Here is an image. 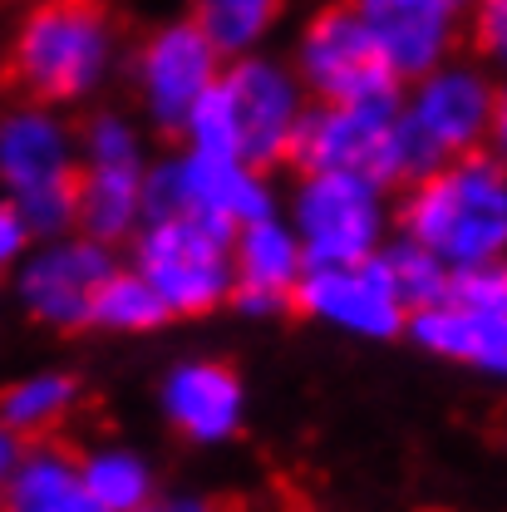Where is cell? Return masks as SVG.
Instances as JSON below:
<instances>
[{
    "label": "cell",
    "instance_id": "603a6c76",
    "mask_svg": "<svg viewBox=\"0 0 507 512\" xmlns=\"http://www.w3.org/2000/svg\"><path fill=\"white\" fill-rule=\"evenodd\" d=\"M168 306L158 301V291L128 266L114 261V271L104 276V286L94 291V311H89V330L104 335H153L168 325Z\"/></svg>",
    "mask_w": 507,
    "mask_h": 512
},
{
    "label": "cell",
    "instance_id": "ac0fdd59",
    "mask_svg": "<svg viewBox=\"0 0 507 512\" xmlns=\"http://www.w3.org/2000/svg\"><path fill=\"white\" fill-rule=\"evenodd\" d=\"M301 276H306V256L281 212L256 217L232 232V301L227 306H237L242 316H291Z\"/></svg>",
    "mask_w": 507,
    "mask_h": 512
},
{
    "label": "cell",
    "instance_id": "44dd1931",
    "mask_svg": "<svg viewBox=\"0 0 507 512\" xmlns=\"http://www.w3.org/2000/svg\"><path fill=\"white\" fill-rule=\"evenodd\" d=\"M291 0H188V20L212 40L222 60L256 55L286 25Z\"/></svg>",
    "mask_w": 507,
    "mask_h": 512
},
{
    "label": "cell",
    "instance_id": "9c48e42d",
    "mask_svg": "<svg viewBox=\"0 0 507 512\" xmlns=\"http://www.w3.org/2000/svg\"><path fill=\"white\" fill-rule=\"evenodd\" d=\"M281 217L296 232L306 266H345L375 256L394 232V192L350 173H296Z\"/></svg>",
    "mask_w": 507,
    "mask_h": 512
},
{
    "label": "cell",
    "instance_id": "5b68a950",
    "mask_svg": "<svg viewBox=\"0 0 507 512\" xmlns=\"http://www.w3.org/2000/svg\"><path fill=\"white\" fill-rule=\"evenodd\" d=\"M128 266L158 291L173 320L217 316L232 301V227L202 212L143 217L128 237Z\"/></svg>",
    "mask_w": 507,
    "mask_h": 512
},
{
    "label": "cell",
    "instance_id": "9a60e30c",
    "mask_svg": "<svg viewBox=\"0 0 507 512\" xmlns=\"http://www.w3.org/2000/svg\"><path fill=\"white\" fill-rule=\"evenodd\" d=\"M291 316L316 320L335 335L350 340H370V345H389L404 335V301L384 286V276L375 271V261H345V266H306Z\"/></svg>",
    "mask_w": 507,
    "mask_h": 512
},
{
    "label": "cell",
    "instance_id": "7c38bea8",
    "mask_svg": "<svg viewBox=\"0 0 507 512\" xmlns=\"http://www.w3.org/2000/svg\"><path fill=\"white\" fill-rule=\"evenodd\" d=\"M286 64L311 104H375V99H399L404 89L345 0H325L301 20Z\"/></svg>",
    "mask_w": 507,
    "mask_h": 512
},
{
    "label": "cell",
    "instance_id": "7a4b0ae2",
    "mask_svg": "<svg viewBox=\"0 0 507 512\" xmlns=\"http://www.w3.org/2000/svg\"><path fill=\"white\" fill-rule=\"evenodd\" d=\"M394 232L419 242L448 271L507 256V168L488 153H463L414 173L394 192Z\"/></svg>",
    "mask_w": 507,
    "mask_h": 512
},
{
    "label": "cell",
    "instance_id": "cb8c5ba5",
    "mask_svg": "<svg viewBox=\"0 0 507 512\" xmlns=\"http://www.w3.org/2000/svg\"><path fill=\"white\" fill-rule=\"evenodd\" d=\"M370 261H375V271L384 276V286L404 301V311L434 301L448 281V266H439L419 242H409V237H399V232H389L380 247H375Z\"/></svg>",
    "mask_w": 507,
    "mask_h": 512
},
{
    "label": "cell",
    "instance_id": "4fadbf2b",
    "mask_svg": "<svg viewBox=\"0 0 507 512\" xmlns=\"http://www.w3.org/2000/svg\"><path fill=\"white\" fill-rule=\"evenodd\" d=\"M114 261H119L114 247H104L84 232H64V237L30 242V252L15 261V271L5 281L30 325L55 330V335H79V330H89L94 291L104 286Z\"/></svg>",
    "mask_w": 507,
    "mask_h": 512
},
{
    "label": "cell",
    "instance_id": "d4e9b609",
    "mask_svg": "<svg viewBox=\"0 0 507 512\" xmlns=\"http://www.w3.org/2000/svg\"><path fill=\"white\" fill-rule=\"evenodd\" d=\"M463 40L473 45V55L488 64L498 79H507V0H473Z\"/></svg>",
    "mask_w": 507,
    "mask_h": 512
},
{
    "label": "cell",
    "instance_id": "5bb4252c",
    "mask_svg": "<svg viewBox=\"0 0 507 512\" xmlns=\"http://www.w3.org/2000/svg\"><path fill=\"white\" fill-rule=\"evenodd\" d=\"M217 89H222V104H227V119H232L237 158H247L261 173L286 168L296 124L311 104L301 79L291 74V64L281 55H266V50L237 55V60L222 64Z\"/></svg>",
    "mask_w": 507,
    "mask_h": 512
},
{
    "label": "cell",
    "instance_id": "3957f363",
    "mask_svg": "<svg viewBox=\"0 0 507 512\" xmlns=\"http://www.w3.org/2000/svg\"><path fill=\"white\" fill-rule=\"evenodd\" d=\"M79 148V183H74V232L128 247V237L143 222V178H148V128L138 114L94 104L74 124Z\"/></svg>",
    "mask_w": 507,
    "mask_h": 512
},
{
    "label": "cell",
    "instance_id": "f546056e",
    "mask_svg": "<svg viewBox=\"0 0 507 512\" xmlns=\"http://www.w3.org/2000/svg\"><path fill=\"white\" fill-rule=\"evenodd\" d=\"M0 5H15V0H0Z\"/></svg>",
    "mask_w": 507,
    "mask_h": 512
},
{
    "label": "cell",
    "instance_id": "f1b7e54d",
    "mask_svg": "<svg viewBox=\"0 0 507 512\" xmlns=\"http://www.w3.org/2000/svg\"><path fill=\"white\" fill-rule=\"evenodd\" d=\"M143 512H207L202 503H192V498H153Z\"/></svg>",
    "mask_w": 507,
    "mask_h": 512
},
{
    "label": "cell",
    "instance_id": "6da1fadb",
    "mask_svg": "<svg viewBox=\"0 0 507 512\" xmlns=\"http://www.w3.org/2000/svg\"><path fill=\"white\" fill-rule=\"evenodd\" d=\"M128 30L114 0H30L5 40L0 84L45 109H89L124 74Z\"/></svg>",
    "mask_w": 507,
    "mask_h": 512
},
{
    "label": "cell",
    "instance_id": "ffe728a7",
    "mask_svg": "<svg viewBox=\"0 0 507 512\" xmlns=\"http://www.w3.org/2000/svg\"><path fill=\"white\" fill-rule=\"evenodd\" d=\"M79 399H84V384L74 370H35L0 389V424L15 429L25 444H40L69 424Z\"/></svg>",
    "mask_w": 507,
    "mask_h": 512
},
{
    "label": "cell",
    "instance_id": "277c9868",
    "mask_svg": "<svg viewBox=\"0 0 507 512\" xmlns=\"http://www.w3.org/2000/svg\"><path fill=\"white\" fill-rule=\"evenodd\" d=\"M79 148L74 119L45 104L15 99L0 114V192L20 207L35 242L74 232Z\"/></svg>",
    "mask_w": 507,
    "mask_h": 512
},
{
    "label": "cell",
    "instance_id": "ba28073f",
    "mask_svg": "<svg viewBox=\"0 0 507 512\" xmlns=\"http://www.w3.org/2000/svg\"><path fill=\"white\" fill-rule=\"evenodd\" d=\"M493 94H498V74L463 50L409 79L399 89V124L409 138L414 168L424 173L434 163L478 153L493 114Z\"/></svg>",
    "mask_w": 507,
    "mask_h": 512
},
{
    "label": "cell",
    "instance_id": "2e32d148",
    "mask_svg": "<svg viewBox=\"0 0 507 512\" xmlns=\"http://www.w3.org/2000/svg\"><path fill=\"white\" fill-rule=\"evenodd\" d=\"M158 414L178 439L197 448L232 444L247 424V380L217 355L173 360L158 380Z\"/></svg>",
    "mask_w": 507,
    "mask_h": 512
},
{
    "label": "cell",
    "instance_id": "8992f818",
    "mask_svg": "<svg viewBox=\"0 0 507 512\" xmlns=\"http://www.w3.org/2000/svg\"><path fill=\"white\" fill-rule=\"evenodd\" d=\"M404 335L444 365L507 380V256L448 271L444 291L409 311Z\"/></svg>",
    "mask_w": 507,
    "mask_h": 512
},
{
    "label": "cell",
    "instance_id": "30bf717a",
    "mask_svg": "<svg viewBox=\"0 0 507 512\" xmlns=\"http://www.w3.org/2000/svg\"><path fill=\"white\" fill-rule=\"evenodd\" d=\"M168 212H202L237 232L256 217L281 212V197L271 173L252 168L247 158L197 153L173 143L168 153L148 158V178H143V217H168Z\"/></svg>",
    "mask_w": 507,
    "mask_h": 512
},
{
    "label": "cell",
    "instance_id": "484cf974",
    "mask_svg": "<svg viewBox=\"0 0 507 512\" xmlns=\"http://www.w3.org/2000/svg\"><path fill=\"white\" fill-rule=\"evenodd\" d=\"M30 242H35V237H30V227H25L20 207L0 192V281L15 271V261H20V256L30 252Z\"/></svg>",
    "mask_w": 507,
    "mask_h": 512
},
{
    "label": "cell",
    "instance_id": "d6986e66",
    "mask_svg": "<svg viewBox=\"0 0 507 512\" xmlns=\"http://www.w3.org/2000/svg\"><path fill=\"white\" fill-rule=\"evenodd\" d=\"M0 512H104V508L89 498L74 453L60 448L55 439H40V444L25 448L20 468L0 488Z\"/></svg>",
    "mask_w": 507,
    "mask_h": 512
},
{
    "label": "cell",
    "instance_id": "e0dca14e",
    "mask_svg": "<svg viewBox=\"0 0 507 512\" xmlns=\"http://www.w3.org/2000/svg\"><path fill=\"white\" fill-rule=\"evenodd\" d=\"M345 5L360 15L389 69L399 74V84H409L463 50V25L473 0H345Z\"/></svg>",
    "mask_w": 507,
    "mask_h": 512
},
{
    "label": "cell",
    "instance_id": "83f0119b",
    "mask_svg": "<svg viewBox=\"0 0 507 512\" xmlns=\"http://www.w3.org/2000/svg\"><path fill=\"white\" fill-rule=\"evenodd\" d=\"M25 448H30V444H25L15 429H5V424H0V488H5V483H10V473L20 468Z\"/></svg>",
    "mask_w": 507,
    "mask_h": 512
},
{
    "label": "cell",
    "instance_id": "4316f807",
    "mask_svg": "<svg viewBox=\"0 0 507 512\" xmlns=\"http://www.w3.org/2000/svg\"><path fill=\"white\" fill-rule=\"evenodd\" d=\"M483 148L507 168V79H498V94H493V114H488V133H483Z\"/></svg>",
    "mask_w": 507,
    "mask_h": 512
},
{
    "label": "cell",
    "instance_id": "52a82bcc",
    "mask_svg": "<svg viewBox=\"0 0 507 512\" xmlns=\"http://www.w3.org/2000/svg\"><path fill=\"white\" fill-rule=\"evenodd\" d=\"M291 173H350L399 192L419 168L399 124V99L375 104H306L291 138Z\"/></svg>",
    "mask_w": 507,
    "mask_h": 512
},
{
    "label": "cell",
    "instance_id": "8fae6325",
    "mask_svg": "<svg viewBox=\"0 0 507 512\" xmlns=\"http://www.w3.org/2000/svg\"><path fill=\"white\" fill-rule=\"evenodd\" d=\"M222 64L227 60L212 50V40L192 25L188 15H173V20L143 30L128 45L124 60L138 124L173 143L183 133V124H188L192 104L217 84Z\"/></svg>",
    "mask_w": 507,
    "mask_h": 512
},
{
    "label": "cell",
    "instance_id": "7402d4cb",
    "mask_svg": "<svg viewBox=\"0 0 507 512\" xmlns=\"http://www.w3.org/2000/svg\"><path fill=\"white\" fill-rule=\"evenodd\" d=\"M89 498L104 512H143L158 498V473L153 463L128 444H99L74 458Z\"/></svg>",
    "mask_w": 507,
    "mask_h": 512
}]
</instances>
